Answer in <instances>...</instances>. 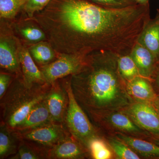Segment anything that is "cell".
<instances>
[{
	"mask_svg": "<svg viewBox=\"0 0 159 159\" xmlns=\"http://www.w3.org/2000/svg\"><path fill=\"white\" fill-rule=\"evenodd\" d=\"M30 20L44 31L57 55L119 57L128 51L135 33L130 7L111 8L90 0H51Z\"/></svg>",
	"mask_w": 159,
	"mask_h": 159,
	"instance_id": "obj_1",
	"label": "cell"
},
{
	"mask_svg": "<svg viewBox=\"0 0 159 159\" xmlns=\"http://www.w3.org/2000/svg\"><path fill=\"white\" fill-rule=\"evenodd\" d=\"M119 57L107 53L87 56L71 86L78 104L94 121L106 114L123 111L135 101L118 68Z\"/></svg>",
	"mask_w": 159,
	"mask_h": 159,
	"instance_id": "obj_2",
	"label": "cell"
},
{
	"mask_svg": "<svg viewBox=\"0 0 159 159\" xmlns=\"http://www.w3.org/2000/svg\"><path fill=\"white\" fill-rule=\"evenodd\" d=\"M51 84H36L31 87L25 84L22 76L15 77L6 94L1 99L2 123L14 131L25 120L37 103L46 98Z\"/></svg>",
	"mask_w": 159,
	"mask_h": 159,
	"instance_id": "obj_3",
	"label": "cell"
},
{
	"mask_svg": "<svg viewBox=\"0 0 159 159\" xmlns=\"http://www.w3.org/2000/svg\"><path fill=\"white\" fill-rule=\"evenodd\" d=\"M70 79H70L62 82L69 97L64 124L71 136L89 152V145L91 141L100 138V136L97 129L75 99L71 88Z\"/></svg>",
	"mask_w": 159,
	"mask_h": 159,
	"instance_id": "obj_4",
	"label": "cell"
},
{
	"mask_svg": "<svg viewBox=\"0 0 159 159\" xmlns=\"http://www.w3.org/2000/svg\"><path fill=\"white\" fill-rule=\"evenodd\" d=\"M13 131L20 140L31 141L48 148L71 135L63 123L53 122L27 130Z\"/></svg>",
	"mask_w": 159,
	"mask_h": 159,
	"instance_id": "obj_5",
	"label": "cell"
},
{
	"mask_svg": "<svg viewBox=\"0 0 159 159\" xmlns=\"http://www.w3.org/2000/svg\"><path fill=\"white\" fill-rule=\"evenodd\" d=\"M85 57L75 55L58 54L54 61L40 66V70L47 84H51L56 80L71 76L78 72Z\"/></svg>",
	"mask_w": 159,
	"mask_h": 159,
	"instance_id": "obj_6",
	"label": "cell"
},
{
	"mask_svg": "<svg viewBox=\"0 0 159 159\" xmlns=\"http://www.w3.org/2000/svg\"><path fill=\"white\" fill-rule=\"evenodd\" d=\"M122 111L140 128L159 136V114L152 103L134 102Z\"/></svg>",
	"mask_w": 159,
	"mask_h": 159,
	"instance_id": "obj_7",
	"label": "cell"
},
{
	"mask_svg": "<svg viewBox=\"0 0 159 159\" xmlns=\"http://www.w3.org/2000/svg\"><path fill=\"white\" fill-rule=\"evenodd\" d=\"M45 100L51 121L63 123L69 103V97L63 83L58 80L51 84Z\"/></svg>",
	"mask_w": 159,
	"mask_h": 159,
	"instance_id": "obj_8",
	"label": "cell"
},
{
	"mask_svg": "<svg viewBox=\"0 0 159 159\" xmlns=\"http://www.w3.org/2000/svg\"><path fill=\"white\" fill-rule=\"evenodd\" d=\"M16 43L22 76L25 84L29 87L36 84H47L42 73L35 64L29 49L21 45L19 41L16 40Z\"/></svg>",
	"mask_w": 159,
	"mask_h": 159,
	"instance_id": "obj_9",
	"label": "cell"
},
{
	"mask_svg": "<svg viewBox=\"0 0 159 159\" xmlns=\"http://www.w3.org/2000/svg\"><path fill=\"white\" fill-rule=\"evenodd\" d=\"M16 38L1 35L0 66L15 76H21L22 71L19 60Z\"/></svg>",
	"mask_w": 159,
	"mask_h": 159,
	"instance_id": "obj_10",
	"label": "cell"
},
{
	"mask_svg": "<svg viewBox=\"0 0 159 159\" xmlns=\"http://www.w3.org/2000/svg\"><path fill=\"white\" fill-rule=\"evenodd\" d=\"M89 152L85 147L71 135L49 148L48 158L51 159H83L86 157Z\"/></svg>",
	"mask_w": 159,
	"mask_h": 159,
	"instance_id": "obj_11",
	"label": "cell"
},
{
	"mask_svg": "<svg viewBox=\"0 0 159 159\" xmlns=\"http://www.w3.org/2000/svg\"><path fill=\"white\" fill-rule=\"evenodd\" d=\"M141 77L152 80L159 61L149 50L138 42L130 54Z\"/></svg>",
	"mask_w": 159,
	"mask_h": 159,
	"instance_id": "obj_12",
	"label": "cell"
},
{
	"mask_svg": "<svg viewBox=\"0 0 159 159\" xmlns=\"http://www.w3.org/2000/svg\"><path fill=\"white\" fill-rule=\"evenodd\" d=\"M126 88L135 102L152 103L157 95L149 80L141 76L127 82Z\"/></svg>",
	"mask_w": 159,
	"mask_h": 159,
	"instance_id": "obj_13",
	"label": "cell"
},
{
	"mask_svg": "<svg viewBox=\"0 0 159 159\" xmlns=\"http://www.w3.org/2000/svg\"><path fill=\"white\" fill-rule=\"evenodd\" d=\"M109 123L114 128L122 131L134 134L143 132L142 129L133 121L129 117L122 111L112 112L106 114L94 120V122L100 123L103 122Z\"/></svg>",
	"mask_w": 159,
	"mask_h": 159,
	"instance_id": "obj_14",
	"label": "cell"
},
{
	"mask_svg": "<svg viewBox=\"0 0 159 159\" xmlns=\"http://www.w3.org/2000/svg\"><path fill=\"white\" fill-rule=\"evenodd\" d=\"M52 122L45 98L31 109L25 120L14 131H23Z\"/></svg>",
	"mask_w": 159,
	"mask_h": 159,
	"instance_id": "obj_15",
	"label": "cell"
},
{
	"mask_svg": "<svg viewBox=\"0 0 159 159\" xmlns=\"http://www.w3.org/2000/svg\"><path fill=\"white\" fill-rule=\"evenodd\" d=\"M117 139L124 142L132 150L142 156L158 159L159 158V146L151 142L118 133Z\"/></svg>",
	"mask_w": 159,
	"mask_h": 159,
	"instance_id": "obj_16",
	"label": "cell"
},
{
	"mask_svg": "<svg viewBox=\"0 0 159 159\" xmlns=\"http://www.w3.org/2000/svg\"><path fill=\"white\" fill-rule=\"evenodd\" d=\"M49 149L48 148L34 142L20 140L17 152L13 156L10 157L9 159H48Z\"/></svg>",
	"mask_w": 159,
	"mask_h": 159,
	"instance_id": "obj_17",
	"label": "cell"
},
{
	"mask_svg": "<svg viewBox=\"0 0 159 159\" xmlns=\"http://www.w3.org/2000/svg\"><path fill=\"white\" fill-rule=\"evenodd\" d=\"M138 42L149 50L159 61V23L156 19L149 21Z\"/></svg>",
	"mask_w": 159,
	"mask_h": 159,
	"instance_id": "obj_18",
	"label": "cell"
},
{
	"mask_svg": "<svg viewBox=\"0 0 159 159\" xmlns=\"http://www.w3.org/2000/svg\"><path fill=\"white\" fill-rule=\"evenodd\" d=\"M20 140L4 123L0 127V159L6 158L14 155L17 152Z\"/></svg>",
	"mask_w": 159,
	"mask_h": 159,
	"instance_id": "obj_19",
	"label": "cell"
},
{
	"mask_svg": "<svg viewBox=\"0 0 159 159\" xmlns=\"http://www.w3.org/2000/svg\"><path fill=\"white\" fill-rule=\"evenodd\" d=\"M28 49L31 57L40 66L46 65L57 58H55L57 54L48 41L34 43Z\"/></svg>",
	"mask_w": 159,
	"mask_h": 159,
	"instance_id": "obj_20",
	"label": "cell"
},
{
	"mask_svg": "<svg viewBox=\"0 0 159 159\" xmlns=\"http://www.w3.org/2000/svg\"><path fill=\"white\" fill-rule=\"evenodd\" d=\"M118 64L119 72L126 82L141 76L136 65L130 54L119 57Z\"/></svg>",
	"mask_w": 159,
	"mask_h": 159,
	"instance_id": "obj_21",
	"label": "cell"
},
{
	"mask_svg": "<svg viewBox=\"0 0 159 159\" xmlns=\"http://www.w3.org/2000/svg\"><path fill=\"white\" fill-rule=\"evenodd\" d=\"M25 0H0V17L12 19L21 10Z\"/></svg>",
	"mask_w": 159,
	"mask_h": 159,
	"instance_id": "obj_22",
	"label": "cell"
},
{
	"mask_svg": "<svg viewBox=\"0 0 159 159\" xmlns=\"http://www.w3.org/2000/svg\"><path fill=\"white\" fill-rule=\"evenodd\" d=\"M111 148L116 154L118 158L139 159L140 157L124 142L119 139L110 138L108 140Z\"/></svg>",
	"mask_w": 159,
	"mask_h": 159,
	"instance_id": "obj_23",
	"label": "cell"
},
{
	"mask_svg": "<svg viewBox=\"0 0 159 159\" xmlns=\"http://www.w3.org/2000/svg\"><path fill=\"white\" fill-rule=\"evenodd\" d=\"M91 156L95 159H109L112 158L111 152L101 138L91 141L89 145Z\"/></svg>",
	"mask_w": 159,
	"mask_h": 159,
	"instance_id": "obj_24",
	"label": "cell"
},
{
	"mask_svg": "<svg viewBox=\"0 0 159 159\" xmlns=\"http://www.w3.org/2000/svg\"><path fill=\"white\" fill-rule=\"evenodd\" d=\"M18 31L23 38L29 42L36 43L47 39L45 33L39 26L26 25L19 28Z\"/></svg>",
	"mask_w": 159,
	"mask_h": 159,
	"instance_id": "obj_25",
	"label": "cell"
},
{
	"mask_svg": "<svg viewBox=\"0 0 159 159\" xmlns=\"http://www.w3.org/2000/svg\"><path fill=\"white\" fill-rule=\"evenodd\" d=\"M50 1L51 0H25L21 10L31 19L36 12L43 9Z\"/></svg>",
	"mask_w": 159,
	"mask_h": 159,
	"instance_id": "obj_26",
	"label": "cell"
},
{
	"mask_svg": "<svg viewBox=\"0 0 159 159\" xmlns=\"http://www.w3.org/2000/svg\"><path fill=\"white\" fill-rule=\"evenodd\" d=\"M99 5L111 8H123L138 4L134 0H90Z\"/></svg>",
	"mask_w": 159,
	"mask_h": 159,
	"instance_id": "obj_27",
	"label": "cell"
},
{
	"mask_svg": "<svg viewBox=\"0 0 159 159\" xmlns=\"http://www.w3.org/2000/svg\"><path fill=\"white\" fill-rule=\"evenodd\" d=\"M12 74L9 73L1 72L0 74V99L6 94L13 79Z\"/></svg>",
	"mask_w": 159,
	"mask_h": 159,
	"instance_id": "obj_28",
	"label": "cell"
},
{
	"mask_svg": "<svg viewBox=\"0 0 159 159\" xmlns=\"http://www.w3.org/2000/svg\"><path fill=\"white\" fill-rule=\"evenodd\" d=\"M152 80L155 83L156 88L159 92V62L156 72Z\"/></svg>",
	"mask_w": 159,
	"mask_h": 159,
	"instance_id": "obj_29",
	"label": "cell"
},
{
	"mask_svg": "<svg viewBox=\"0 0 159 159\" xmlns=\"http://www.w3.org/2000/svg\"><path fill=\"white\" fill-rule=\"evenodd\" d=\"M152 104L159 114V95H157V97L153 100Z\"/></svg>",
	"mask_w": 159,
	"mask_h": 159,
	"instance_id": "obj_30",
	"label": "cell"
},
{
	"mask_svg": "<svg viewBox=\"0 0 159 159\" xmlns=\"http://www.w3.org/2000/svg\"><path fill=\"white\" fill-rule=\"evenodd\" d=\"M150 142H153L159 146V136H152V137L151 138Z\"/></svg>",
	"mask_w": 159,
	"mask_h": 159,
	"instance_id": "obj_31",
	"label": "cell"
},
{
	"mask_svg": "<svg viewBox=\"0 0 159 159\" xmlns=\"http://www.w3.org/2000/svg\"><path fill=\"white\" fill-rule=\"evenodd\" d=\"M138 4H142V5H146L148 4L149 0H134Z\"/></svg>",
	"mask_w": 159,
	"mask_h": 159,
	"instance_id": "obj_32",
	"label": "cell"
},
{
	"mask_svg": "<svg viewBox=\"0 0 159 159\" xmlns=\"http://www.w3.org/2000/svg\"><path fill=\"white\" fill-rule=\"evenodd\" d=\"M158 15L157 16L155 19L157 21V22L159 23V9L158 10Z\"/></svg>",
	"mask_w": 159,
	"mask_h": 159,
	"instance_id": "obj_33",
	"label": "cell"
},
{
	"mask_svg": "<svg viewBox=\"0 0 159 159\" xmlns=\"http://www.w3.org/2000/svg\"><path fill=\"white\" fill-rule=\"evenodd\" d=\"M158 159H159V158H158Z\"/></svg>",
	"mask_w": 159,
	"mask_h": 159,
	"instance_id": "obj_34",
	"label": "cell"
}]
</instances>
